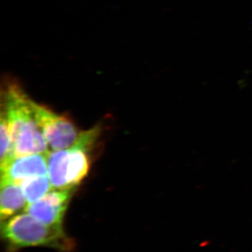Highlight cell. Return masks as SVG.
<instances>
[{
  "label": "cell",
  "mask_w": 252,
  "mask_h": 252,
  "mask_svg": "<svg viewBox=\"0 0 252 252\" xmlns=\"http://www.w3.org/2000/svg\"><path fill=\"white\" fill-rule=\"evenodd\" d=\"M1 108L4 109L9 124L11 158L51 151L36 122L32 99L13 78L4 79Z\"/></svg>",
  "instance_id": "obj_1"
},
{
  "label": "cell",
  "mask_w": 252,
  "mask_h": 252,
  "mask_svg": "<svg viewBox=\"0 0 252 252\" xmlns=\"http://www.w3.org/2000/svg\"><path fill=\"white\" fill-rule=\"evenodd\" d=\"M1 235L5 252L36 247L72 252L76 248V242L63 227L45 224L26 212L1 221Z\"/></svg>",
  "instance_id": "obj_2"
},
{
  "label": "cell",
  "mask_w": 252,
  "mask_h": 252,
  "mask_svg": "<svg viewBox=\"0 0 252 252\" xmlns=\"http://www.w3.org/2000/svg\"><path fill=\"white\" fill-rule=\"evenodd\" d=\"M98 126L81 132L79 138L67 149L50 151L47 156L48 177L53 189L77 187L90 170V153L98 138Z\"/></svg>",
  "instance_id": "obj_3"
},
{
  "label": "cell",
  "mask_w": 252,
  "mask_h": 252,
  "mask_svg": "<svg viewBox=\"0 0 252 252\" xmlns=\"http://www.w3.org/2000/svg\"><path fill=\"white\" fill-rule=\"evenodd\" d=\"M32 107L36 122L49 144L50 150L67 149L77 142L81 132L69 119L59 115L33 100Z\"/></svg>",
  "instance_id": "obj_4"
},
{
  "label": "cell",
  "mask_w": 252,
  "mask_h": 252,
  "mask_svg": "<svg viewBox=\"0 0 252 252\" xmlns=\"http://www.w3.org/2000/svg\"><path fill=\"white\" fill-rule=\"evenodd\" d=\"M76 187L52 189L44 197L26 207L25 212L42 223L63 227L64 215Z\"/></svg>",
  "instance_id": "obj_5"
},
{
  "label": "cell",
  "mask_w": 252,
  "mask_h": 252,
  "mask_svg": "<svg viewBox=\"0 0 252 252\" xmlns=\"http://www.w3.org/2000/svg\"><path fill=\"white\" fill-rule=\"evenodd\" d=\"M48 153L13 158L0 167L1 177L19 184L29 177L48 175Z\"/></svg>",
  "instance_id": "obj_6"
},
{
  "label": "cell",
  "mask_w": 252,
  "mask_h": 252,
  "mask_svg": "<svg viewBox=\"0 0 252 252\" xmlns=\"http://www.w3.org/2000/svg\"><path fill=\"white\" fill-rule=\"evenodd\" d=\"M28 204L19 184L1 177L0 217L1 221L25 212Z\"/></svg>",
  "instance_id": "obj_7"
},
{
  "label": "cell",
  "mask_w": 252,
  "mask_h": 252,
  "mask_svg": "<svg viewBox=\"0 0 252 252\" xmlns=\"http://www.w3.org/2000/svg\"><path fill=\"white\" fill-rule=\"evenodd\" d=\"M19 185L22 189L28 205L37 201L53 189L48 175L29 177L21 181Z\"/></svg>",
  "instance_id": "obj_8"
},
{
  "label": "cell",
  "mask_w": 252,
  "mask_h": 252,
  "mask_svg": "<svg viewBox=\"0 0 252 252\" xmlns=\"http://www.w3.org/2000/svg\"><path fill=\"white\" fill-rule=\"evenodd\" d=\"M0 167L11 160V144L9 124L4 109L0 116Z\"/></svg>",
  "instance_id": "obj_9"
}]
</instances>
